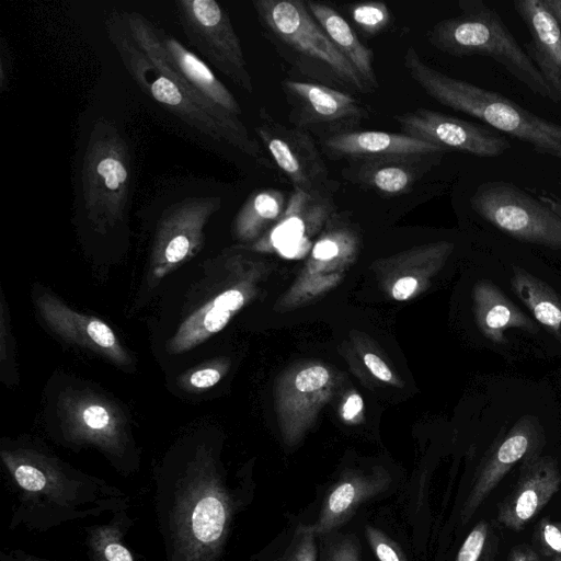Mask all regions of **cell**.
I'll use <instances>...</instances> for the list:
<instances>
[{
	"instance_id": "obj_36",
	"label": "cell",
	"mask_w": 561,
	"mask_h": 561,
	"mask_svg": "<svg viewBox=\"0 0 561 561\" xmlns=\"http://www.w3.org/2000/svg\"><path fill=\"white\" fill-rule=\"evenodd\" d=\"M0 330H1V367L2 370H9L11 373V368L14 365L13 363V336L11 331L10 323V313L8 311V306L5 304L4 295L1 294V302H0Z\"/></svg>"
},
{
	"instance_id": "obj_34",
	"label": "cell",
	"mask_w": 561,
	"mask_h": 561,
	"mask_svg": "<svg viewBox=\"0 0 561 561\" xmlns=\"http://www.w3.org/2000/svg\"><path fill=\"white\" fill-rule=\"evenodd\" d=\"M271 561H317L316 537L296 533L290 545Z\"/></svg>"
},
{
	"instance_id": "obj_25",
	"label": "cell",
	"mask_w": 561,
	"mask_h": 561,
	"mask_svg": "<svg viewBox=\"0 0 561 561\" xmlns=\"http://www.w3.org/2000/svg\"><path fill=\"white\" fill-rule=\"evenodd\" d=\"M305 2L313 19L352 64L370 91L376 88L378 83L373 50L359 41L352 26L335 9L318 1Z\"/></svg>"
},
{
	"instance_id": "obj_1",
	"label": "cell",
	"mask_w": 561,
	"mask_h": 561,
	"mask_svg": "<svg viewBox=\"0 0 561 561\" xmlns=\"http://www.w3.org/2000/svg\"><path fill=\"white\" fill-rule=\"evenodd\" d=\"M154 502L167 561L220 559L237 499L206 445L157 479Z\"/></svg>"
},
{
	"instance_id": "obj_26",
	"label": "cell",
	"mask_w": 561,
	"mask_h": 561,
	"mask_svg": "<svg viewBox=\"0 0 561 561\" xmlns=\"http://www.w3.org/2000/svg\"><path fill=\"white\" fill-rule=\"evenodd\" d=\"M440 154L364 160L356 173L357 180L380 194H404L426 171L425 167L431 165L426 161Z\"/></svg>"
},
{
	"instance_id": "obj_3",
	"label": "cell",
	"mask_w": 561,
	"mask_h": 561,
	"mask_svg": "<svg viewBox=\"0 0 561 561\" xmlns=\"http://www.w3.org/2000/svg\"><path fill=\"white\" fill-rule=\"evenodd\" d=\"M411 78L444 106L476 117L535 151L561 160V124L540 117L506 96L428 66L413 47L403 56Z\"/></svg>"
},
{
	"instance_id": "obj_23",
	"label": "cell",
	"mask_w": 561,
	"mask_h": 561,
	"mask_svg": "<svg viewBox=\"0 0 561 561\" xmlns=\"http://www.w3.org/2000/svg\"><path fill=\"white\" fill-rule=\"evenodd\" d=\"M473 311L482 334L493 343L505 342V331L519 329L537 333L539 328L491 280L478 282L473 288Z\"/></svg>"
},
{
	"instance_id": "obj_42",
	"label": "cell",
	"mask_w": 561,
	"mask_h": 561,
	"mask_svg": "<svg viewBox=\"0 0 561 561\" xmlns=\"http://www.w3.org/2000/svg\"><path fill=\"white\" fill-rule=\"evenodd\" d=\"M363 408V400L358 394L351 396L344 404L343 416L346 420H352L356 416Z\"/></svg>"
},
{
	"instance_id": "obj_27",
	"label": "cell",
	"mask_w": 561,
	"mask_h": 561,
	"mask_svg": "<svg viewBox=\"0 0 561 561\" xmlns=\"http://www.w3.org/2000/svg\"><path fill=\"white\" fill-rule=\"evenodd\" d=\"M512 288L533 313L535 321L561 342V297L546 282L513 265Z\"/></svg>"
},
{
	"instance_id": "obj_2",
	"label": "cell",
	"mask_w": 561,
	"mask_h": 561,
	"mask_svg": "<svg viewBox=\"0 0 561 561\" xmlns=\"http://www.w3.org/2000/svg\"><path fill=\"white\" fill-rule=\"evenodd\" d=\"M0 458L13 499L12 528L46 531L129 506L128 497L117 486L80 472L38 448L2 447Z\"/></svg>"
},
{
	"instance_id": "obj_40",
	"label": "cell",
	"mask_w": 561,
	"mask_h": 561,
	"mask_svg": "<svg viewBox=\"0 0 561 561\" xmlns=\"http://www.w3.org/2000/svg\"><path fill=\"white\" fill-rule=\"evenodd\" d=\"M416 287L417 280L414 277L399 278L392 287V297L397 300H405L414 293Z\"/></svg>"
},
{
	"instance_id": "obj_44",
	"label": "cell",
	"mask_w": 561,
	"mask_h": 561,
	"mask_svg": "<svg viewBox=\"0 0 561 561\" xmlns=\"http://www.w3.org/2000/svg\"><path fill=\"white\" fill-rule=\"evenodd\" d=\"M539 198L561 217V201L560 199H558L553 196H548V195H541Z\"/></svg>"
},
{
	"instance_id": "obj_28",
	"label": "cell",
	"mask_w": 561,
	"mask_h": 561,
	"mask_svg": "<svg viewBox=\"0 0 561 561\" xmlns=\"http://www.w3.org/2000/svg\"><path fill=\"white\" fill-rule=\"evenodd\" d=\"M127 510L116 511L104 524L87 529L85 545L90 561H135L123 540L131 526Z\"/></svg>"
},
{
	"instance_id": "obj_20",
	"label": "cell",
	"mask_w": 561,
	"mask_h": 561,
	"mask_svg": "<svg viewBox=\"0 0 561 561\" xmlns=\"http://www.w3.org/2000/svg\"><path fill=\"white\" fill-rule=\"evenodd\" d=\"M332 206L329 194L294 188L283 215L264 242H268L283 255L295 256L307 243L308 233L329 218Z\"/></svg>"
},
{
	"instance_id": "obj_4",
	"label": "cell",
	"mask_w": 561,
	"mask_h": 561,
	"mask_svg": "<svg viewBox=\"0 0 561 561\" xmlns=\"http://www.w3.org/2000/svg\"><path fill=\"white\" fill-rule=\"evenodd\" d=\"M458 7L459 15L428 31L431 45L456 57H490L533 93L551 100L546 80L501 16L482 0H460Z\"/></svg>"
},
{
	"instance_id": "obj_35",
	"label": "cell",
	"mask_w": 561,
	"mask_h": 561,
	"mask_svg": "<svg viewBox=\"0 0 561 561\" xmlns=\"http://www.w3.org/2000/svg\"><path fill=\"white\" fill-rule=\"evenodd\" d=\"M488 530L486 522L480 520L465 539L456 561H479L485 545Z\"/></svg>"
},
{
	"instance_id": "obj_24",
	"label": "cell",
	"mask_w": 561,
	"mask_h": 561,
	"mask_svg": "<svg viewBox=\"0 0 561 561\" xmlns=\"http://www.w3.org/2000/svg\"><path fill=\"white\" fill-rule=\"evenodd\" d=\"M388 480L380 477L354 476L337 483L325 497L318 518L301 525L296 533L325 535L345 523L365 501L387 489Z\"/></svg>"
},
{
	"instance_id": "obj_5",
	"label": "cell",
	"mask_w": 561,
	"mask_h": 561,
	"mask_svg": "<svg viewBox=\"0 0 561 561\" xmlns=\"http://www.w3.org/2000/svg\"><path fill=\"white\" fill-rule=\"evenodd\" d=\"M253 7L267 34L291 55L301 71L333 88L340 85L362 93L370 91L313 19L305 1L255 0Z\"/></svg>"
},
{
	"instance_id": "obj_41",
	"label": "cell",
	"mask_w": 561,
	"mask_h": 561,
	"mask_svg": "<svg viewBox=\"0 0 561 561\" xmlns=\"http://www.w3.org/2000/svg\"><path fill=\"white\" fill-rule=\"evenodd\" d=\"M0 560L1 561H47L39 557L24 552L20 549L2 550L0 552Z\"/></svg>"
},
{
	"instance_id": "obj_15",
	"label": "cell",
	"mask_w": 561,
	"mask_h": 561,
	"mask_svg": "<svg viewBox=\"0 0 561 561\" xmlns=\"http://www.w3.org/2000/svg\"><path fill=\"white\" fill-rule=\"evenodd\" d=\"M35 306L46 325L62 340L87 348L115 365L126 367L133 364L129 353L103 320L71 309L47 291L36 296Z\"/></svg>"
},
{
	"instance_id": "obj_45",
	"label": "cell",
	"mask_w": 561,
	"mask_h": 561,
	"mask_svg": "<svg viewBox=\"0 0 561 561\" xmlns=\"http://www.w3.org/2000/svg\"><path fill=\"white\" fill-rule=\"evenodd\" d=\"M545 3L551 13L556 16L561 26V0H545Z\"/></svg>"
},
{
	"instance_id": "obj_19",
	"label": "cell",
	"mask_w": 561,
	"mask_h": 561,
	"mask_svg": "<svg viewBox=\"0 0 561 561\" xmlns=\"http://www.w3.org/2000/svg\"><path fill=\"white\" fill-rule=\"evenodd\" d=\"M324 152L337 158L370 160L396 157H421L446 152L440 147L403 133L347 130L322 139Z\"/></svg>"
},
{
	"instance_id": "obj_6",
	"label": "cell",
	"mask_w": 561,
	"mask_h": 561,
	"mask_svg": "<svg viewBox=\"0 0 561 561\" xmlns=\"http://www.w3.org/2000/svg\"><path fill=\"white\" fill-rule=\"evenodd\" d=\"M129 184L127 145L112 124L100 121L92 130L82 168L84 206L98 231L105 232L123 221Z\"/></svg>"
},
{
	"instance_id": "obj_32",
	"label": "cell",
	"mask_w": 561,
	"mask_h": 561,
	"mask_svg": "<svg viewBox=\"0 0 561 561\" xmlns=\"http://www.w3.org/2000/svg\"><path fill=\"white\" fill-rule=\"evenodd\" d=\"M365 535L370 548L379 561H408L398 543L389 538L383 531L373 526H366Z\"/></svg>"
},
{
	"instance_id": "obj_12",
	"label": "cell",
	"mask_w": 561,
	"mask_h": 561,
	"mask_svg": "<svg viewBox=\"0 0 561 561\" xmlns=\"http://www.w3.org/2000/svg\"><path fill=\"white\" fill-rule=\"evenodd\" d=\"M396 119L403 134L436 145L445 151L457 150L481 158H495L511 148L507 138L484 126L432 110L417 108L400 114Z\"/></svg>"
},
{
	"instance_id": "obj_16",
	"label": "cell",
	"mask_w": 561,
	"mask_h": 561,
	"mask_svg": "<svg viewBox=\"0 0 561 561\" xmlns=\"http://www.w3.org/2000/svg\"><path fill=\"white\" fill-rule=\"evenodd\" d=\"M543 432L534 415L522 416L486 455L462 507L466 524L503 477L519 461L540 453Z\"/></svg>"
},
{
	"instance_id": "obj_17",
	"label": "cell",
	"mask_w": 561,
	"mask_h": 561,
	"mask_svg": "<svg viewBox=\"0 0 561 561\" xmlns=\"http://www.w3.org/2000/svg\"><path fill=\"white\" fill-rule=\"evenodd\" d=\"M561 473L557 461L540 453L522 461L512 492L499 506L497 520L512 530H520L559 491Z\"/></svg>"
},
{
	"instance_id": "obj_14",
	"label": "cell",
	"mask_w": 561,
	"mask_h": 561,
	"mask_svg": "<svg viewBox=\"0 0 561 561\" xmlns=\"http://www.w3.org/2000/svg\"><path fill=\"white\" fill-rule=\"evenodd\" d=\"M282 87L293 107L290 115L304 130L329 128V135L353 130L367 116L356 99L333 87L296 80H285Z\"/></svg>"
},
{
	"instance_id": "obj_8",
	"label": "cell",
	"mask_w": 561,
	"mask_h": 561,
	"mask_svg": "<svg viewBox=\"0 0 561 561\" xmlns=\"http://www.w3.org/2000/svg\"><path fill=\"white\" fill-rule=\"evenodd\" d=\"M57 414L69 444L94 447L126 470L131 438L127 419L114 401L91 390L69 388L58 396Z\"/></svg>"
},
{
	"instance_id": "obj_22",
	"label": "cell",
	"mask_w": 561,
	"mask_h": 561,
	"mask_svg": "<svg viewBox=\"0 0 561 561\" xmlns=\"http://www.w3.org/2000/svg\"><path fill=\"white\" fill-rule=\"evenodd\" d=\"M159 35L179 75L217 112L226 117L241 121L240 104L207 64L176 38L162 32H159Z\"/></svg>"
},
{
	"instance_id": "obj_38",
	"label": "cell",
	"mask_w": 561,
	"mask_h": 561,
	"mask_svg": "<svg viewBox=\"0 0 561 561\" xmlns=\"http://www.w3.org/2000/svg\"><path fill=\"white\" fill-rule=\"evenodd\" d=\"M323 561H360L357 541L352 537L342 538L330 547Z\"/></svg>"
},
{
	"instance_id": "obj_33",
	"label": "cell",
	"mask_w": 561,
	"mask_h": 561,
	"mask_svg": "<svg viewBox=\"0 0 561 561\" xmlns=\"http://www.w3.org/2000/svg\"><path fill=\"white\" fill-rule=\"evenodd\" d=\"M537 539L542 552L552 561H561V523L543 518L537 528Z\"/></svg>"
},
{
	"instance_id": "obj_43",
	"label": "cell",
	"mask_w": 561,
	"mask_h": 561,
	"mask_svg": "<svg viewBox=\"0 0 561 561\" xmlns=\"http://www.w3.org/2000/svg\"><path fill=\"white\" fill-rule=\"evenodd\" d=\"M507 561H540V559L534 550L523 547L513 549Z\"/></svg>"
},
{
	"instance_id": "obj_37",
	"label": "cell",
	"mask_w": 561,
	"mask_h": 561,
	"mask_svg": "<svg viewBox=\"0 0 561 561\" xmlns=\"http://www.w3.org/2000/svg\"><path fill=\"white\" fill-rule=\"evenodd\" d=\"M329 379V371L324 367L311 366L297 374L295 386L300 392H311L324 387Z\"/></svg>"
},
{
	"instance_id": "obj_21",
	"label": "cell",
	"mask_w": 561,
	"mask_h": 561,
	"mask_svg": "<svg viewBox=\"0 0 561 561\" xmlns=\"http://www.w3.org/2000/svg\"><path fill=\"white\" fill-rule=\"evenodd\" d=\"M123 20L137 46L157 69L174 81L187 95L236 134L249 147L253 158L261 161L263 156L261 145L251 137L243 122L226 117L217 112L174 69L161 42L159 31L144 15L137 12H125Z\"/></svg>"
},
{
	"instance_id": "obj_7",
	"label": "cell",
	"mask_w": 561,
	"mask_h": 561,
	"mask_svg": "<svg viewBox=\"0 0 561 561\" xmlns=\"http://www.w3.org/2000/svg\"><path fill=\"white\" fill-rule=\"evenodd\" d=\"M106 25L124 65L141 90L185 123L253 158L249 147L236 134L157 69L133 39L123 18L114 14Z\"/></svg>"
},
{
	"instance_id": "obj_10",
	"label": "cell",
	"mask_w": 561,
	"mask_h": 561,
	"mask_svg": "<svg viewBox=\"0 0 561 561\" xmlns=\"http://www.w3.org/2000/svg\"><path fill=\"white\" fill-rule=\"evenodd\" d=\"M176 5L192 45L236 84L252 93V77L228 12L215 0H180Z\"/></svg>"
},
{
	"instance_id": "obj_29",
	"label": "cell",
	"mask_w": 561,
	"mask_h": 561,
	"mask_svg": "<svg viewBox=\"0 0 561 561\" xmlns=\"http://www.w3.org/2000/svg\"><path fill=\"white\" fill-rule=\"evenodd\" d=\"M287 199L282 191L265 188L254 192L236 216L233 230L239 239L249 240L268 224L278 221Z\"/></svg>"
},
{
	"instance_id": "obj_13",
	"label": "cell",
	"mask_w": 561,
	"mask_h": 561,
	"mask_svg": "<svg viewBox=\"0 0 561 561\" xmlns=\"http://www.w3.org/2000/svg\"><path fill=\"white\" fill-rule=\"evenodd\" d=\"M270 156L294 188L329 194V171L311 136L268 115L255 127Z\"/></svg>"
},
{
	"instance_id": "obj_11",
	"label": "cell",
	"mask_w": 561,
	"mask_h": 561,
	"mask_svg": "<svg viewBox=\"0 0 561 561\" xmlns=\"http://www.w3.org/2000/svg\"><path fill=\"white\" fill-rule=\"evenodd\" d=\"M220 197H194L168 208L160 218L151 256L150 277L159 282L193 259L203 248L204 228L219 209Z\"/></svg>"
},
{
	"instance_id": "obj_9",
	"label": "cell",
	"mask_w": 561,
	"mask_h": 561,
	"mask_svg": "<svg viewBox=\"0 0 561 561\" xmlns=\"http://www.w3.org/2000/svg\"><path fill=\"white\" fill-rule=\"evenodd\" d=\"M470 205L481 218L514 239L561 249V217L513 183H481Z\"/></svg>"
},
{
	"instance_id": "obj_39",
	"label": "cell",
	"mask_w": 561,
	"mask_h": 561,
	"mask_svg": "<svg viewBox=\"0 0 561 561\" xmlns=\"http://www.w3.org/2000/svg\"><path fill=\"white\" fill-rule=\"evenodd\" d=\"M364 363L370 373L378 379L389 382L392 380V374L385 362L373 353H367L364 356Z\"/></svg>"
},
{
	"instance_id": "obj_30",
	"label": "cell",
	"mask_w": 561,
	"mask_h": 561,
	"mask_svg": "<svg viewBox=\"0 0 561 561\" xmlns=\"http://www.w3.org/2000/svg\"><path fill=\"white\" fill-rule=\"evenodd\" d=\"M350 12L358 27L369 35L380 33L391 21L388 7L380 1L355 3L351 7Z\"/></svg>"
},
{
	"instance_id": "obj_31",
	"label": "cell",
	"mask_w": 561,
	"mask_h": 561,
	"mask_svg": "<svg viewBox=\"0 0 561 561\" xmlns=\"http://www.w3.org/2000/svg\"><path fill=\"white\" fill-rule=\"evenodd\" d=\"M220 362L213 360L183 373L178 385L185 391H204L214 387L222 378L225 369Z\"/></svg>"
},
{
	"instance_id": "obj_18",
	"label": "cell",
	"mask_w": 561,
	"mask_h": 561,
	"mask_svg": "<svg viewBox=\"0 0 561 561\" xmlns=\"http://www.w3.org/2000/svg\"><path fill=\"white\" fill-rule=\"evenodd\" d=\"M513 7L530 34L526 53L546 80L551 101L561 102V26L545 0H516Z\"/></svg>"
}]
</instances>
